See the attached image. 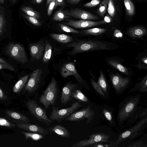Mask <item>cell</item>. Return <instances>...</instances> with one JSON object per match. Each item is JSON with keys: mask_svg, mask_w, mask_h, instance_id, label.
Listing matches in <instances>:
<instances>
[{"mask_svg": "<svg viewBox=\"0 0 147 147\" xmlns=\"http://www.w3.org/2000/svg\"><path fill=\"white\" fill-rule=\"evenodd\" d=\"M141 94L138 93L125 98L119 106L117 116L121 128L131 124L140 119L144 108L139 105Z\"/></svg>", "mask_w": 147, "mask_h": 147, "instance_id": "obj_1", "label": "cell"}, {"mask_svg": "<svg viewBox=\"0 0 147 147\" xmlns=\"http://www.w3.org/2000/svg\"><path fill=\"white\" fill-rule=\"evenodd\" d=\"M66 46L72 48L70 52V54L71 55L90 51L110 49L109 43L100 40H79L67 44Z\"/></svg>", "mask_w": 147, "mask_h": 147, "instance_id": "obj_2", "label": "cell"}, {"mask_svg": "<svg viewBox=\"0 0 147 147\" xmlns=\"http://www.w3.org/2000/svg\"><path fill=\"white\" fill-rule=\"evenodd\" d=\"M147 127V118L140 119L133 126L120 133L112 143L114 147L118 146L122 142L126 140H133L142 135Z\"/></svg>", "mask_w": 147, "mask_h": 147, "instance_id": "obj_3", "label": "cell"}, {"mask_svg": "<svg viewBox=\"0 0 147 147\" xmlns=\"http://www.w3.org/2000/svg\"><path fill=\"white\" fill-rule=\"evenodd\" d=\"M58 92L56 81L52 77L50 82L39 98V102L44 105L45 110L48 109L50 106L55 105Z\"/></svg>", "mask_w": 147, "mask_h": 147, "instance_id": "obj_4", "label": "cell"}, {"mask_svg": "<svg viewBox=\"0 0 147 147\" xmlns=\"http://www.w3.org/2000/svg\"><path fill=\"white\" fill-rule=\"evenodd\" d=\"M5 52L9 57L20 63L24 64L28 58L24 46L19 43L11 42L6 48Z\"/></svg>", "mask_w": 147, "mask_h": 147, "instance_id": "obj_5", "label": "cell"}, {"mask_svg": "<svg viewBox=\"0 0 147 147\" xmlns=\"http://www.w3.org/2000/svg\"><path fill=\"white\" fill-rule=\"evenodd\" d=\"M26 107L30 113L38 121L47 126L53 122L47 115L45 110L39 106L34 100H30L26 103Z\"/></svg>", "mask_w": 147, "mask_h": 147, "instance_id": "obj_6", "label": "cell"}, {"mask_svg": "<svg viewBox=\"0 0 147 147\" xmlns=\"http://www.w3.org/2000/svg\"><path fill=\"white\" fill-rule=\"evenodd\" d=\"M82 106L80 102L76 101L70 107L65 109H59L58 107L53 106L49 118L53 121H56L58 123L60 122Z\"/></svg>", "mask_w": 147, "mask_h": 147, "instance_id": "obj_7", "label": "cell"}, {"mask_svg": "<svg viewBox=\"0 0 147 147\" xmlns=\"http://www.w3.org/2000/svg\"><path fill=\"white\" fill-rule=\"evenodd\" d=\"M95 114L94 111L90 105H88L80 110L74 112L65 119L70 121H79L86 118L87 123L89 124L92 120Z\"/></svg>", "mask_w": 147, "mask_h": 147, "instance_id": "obj_8", "label": "cell"}, {"mask_svg": "<svg viewBox=\"0 0 147 147\" xmlns=\"http://www.w3.org/2000/svg\"><path fill=\"white\" fill-rule=\"evenodd\" d=\"M61 74L64 78L70 76H73L77 81L83 86L88 90H90L89 85L78 73L73 63L69 62L65 64L61 68Z\"/></svg>", "mask_w": 147, "mask_h": 147, "instance_id": "obj_9", "label": "cell"}, {"mask_svg": "<svg viewBox=\"0 0 147 147\" xmlns=\"http://www.w3.org/2000/svg\"><path fill=\"white\" fill-rule=\"evenodd\" d=\"M110 77L112 84L117 95L121 94L128 88L130 83L129 78L123 77L118 74H112Z\"/></svg>", "mask_w": 147, "mask_h": 147, "instance_id": "obj_10", "label": "cell"}, {"mask_svg": "<svg viewBox=\"0 0 147 147\" xmlns=\"http://www.w3.org/2000/svg\"><path fill=\"white\" fill-rule=\"evenodd\" d=\"M42 74L41 68L34 71L31 74L30 79L24 88V91L29 93L35 92L40 83Z\"/></svg>", "mask_w": 147, "mask_h": 147, "instance_id": "obj_11", "label": "cell"}, {"mask_svg": "<svg viewBox=\"0 0 147 147\" xmlns=\"http://www.w3.org/2000/svg\"><path fill=\"white\" fill-rule=\"evenodd\" d=\"M65 14L72 17L84 20H97L98 17L93 13L81 9L76 8L64 10Z\"/></svg>", "mask_w": 147, "mask_h": 147, "instance_id": "obj_12", "label": "cell"}, {"mask_svg": "<svg viewBox=\"0 0 147 147\" xmlns=\"http://www.w3.org/2000/svg\"><path fill=\"white\" fill-rule=\"evenodd\" d=\"M45 48V44L43 40L30 44L29 49L32 60L41 59L44 54Z\"/></svg>", "mask_w": 147, "mask_h": 147, "instance_id": "obj_13", "label": "cell"}, {"mask_svg": "<svg viewBox=\"0 0 147 147\" xmlns=\"http://www.w3.org/2000/svg\"><path fill=\"white\" fill-rule=\"evenodd\" d=\"M63 24L76 28H88L104 24L102 20L97 22L84 20H70Z\"/></svg>", "mask_w": 147, "mask_h": 147, "instance_id": "obj_14", "label": "cell"}, {"mask_svg": "<svg viewBox=\"0 0 147 147\" xmlns=\"http://www.w3.org/2000/svg\"><path fill=\"white\" fill-rule=\"evenodd\" d=\"M17 126L18 127L26 131L38 133L44 136L48 134L49 133L48 129L44 128L38 125L28 123L18 124Z\"/></svg>", "mask_w": 147, "mask_h": 147, "instance_id": "obj_15", "label": "cell"}, {"mask_svg": "<svg viewBox=\"0 0 147 147\" xmlns=\"http://www.w3.org/2000/svg\"><path fill=\"white\" fill-rule=\"evenodd\" d=\"M6 117L10 121L18 124L28 123L29 119L24 115L13 111L7 110L5 111Z\"/></svg>", "mask_w": 147, "mask_h": 147, "instance_id": "obj_16", "label": "cell"}, {"mask_svg": "<svg viewBox=\"0 0 147 147\" xmlns=\"http://www.w3.org/2000/svg\"><path fill=\"white\" fill-rule=\"evenodd\" d=\"M75 84L68 83L63 88L61 98V103L66 104L72 99V93L73 90L77 88Z\"/></svg>", "mask_w": 147, "mask_h": 147, "instance_id": "obj_17", "label": "cell"}, {"mask_svg": "<svg viewBox=\"0 0 147 147\" xmlns=\"http://www.w3.org/2000/svg\"><path fill=\"white\" fill-rule=\"evenodd\" d=\"M48 129L50 134L53 133L62 138H68L70 136V134L67 129L60 125L50 127Z\"/></svg>", "mask_w": 147, "mask_h": 147, "instance_id": "obj_18", "label": "cell"}, {"mask_svg": "<svg viewBox=\"0 0 147 147\" xmlns=\"http://www.w3.org/2000/svg\"><path fill=\"white\" fill-rule=\"evenodd\" d=\"M146 29L142 26H135L130 28L127 34L133 38H140L144 36L146 32Z\"/></svg>", "mask_w": 147, "mask_h": 147, "instance_id": "obj_19", "label": "cell"}, {"mask_svg": "<svg viewBox=\"0 0 147 147\" xmlns=\"http://www.w3.org/2000/svg\"><path fill=\"white\" fill-rule=\"evenodd\" d=\"M137 91L147 92V76L136 84L129 91V93Z\"/></svg>", "mask_w": 147, "mask_h": 147, "instance_id": "obj_20", "label": "cell"}, {"mask_svg": "<svg viewBox=\"0 0 147 147\" xmlns=\"http://www.w3.org/2000/svg\"><path fill=\"white\" fill-rule=\"evenodd\" d=\"M110 136L109 135L100 133L92 134L88 137L89 138H93L96 142L109 143V139Z\"/></svg>", "mask_w": 147, "mask_h": 147, "instance_id": "obj_21", "label": "cell"}, {"mask_svg": "<svg viewBox=\"0 0 147 147\" xmlns=\"http://www.w3.org/2000/svg\"><path fill=\"white\" fill-rule=\"evenodd\" d=\"M29 75H26L21 77L16 83L13 88V90L15 93H19L25 86L28 79Z\"/></svg>", "mask_w": 147, "mask_h": 147, "instance_id": "obj_22", "label": "cell"}, {"mask_svg": "<svg viewBox=\"0 0 147 147\" xmlns=\"http://www.w3.org/2000/svg\"><path fill=\"white\" fill-rule=\"evenodd\" d=\"M108 63L112 67L121 73L125 75H129V72L128 69L123 66L117 61L111 59L109 60Z\"/></svg>", "mask_w": 147, "mask_h": 147, "instance_id": "obj_23", "label": "cell"}, {"mask_svg": "<svg viewBox=\"0 0 147 147\" xmlns=\"http://www.w3.org/2000/svg\"><path fill=\"white\" fill-rule=\"evenodd\" d=\"M50 36L55 40L62 43H67L73 40L72 37L64 34H50Z\"/></svg>", "mask_w": 147, "mask_h": 147, "instance_id": "obj_24", "label": "cell"}, {"mask_svg": "<svg viewBox=\"0 0 147 147\" xmlns=\"http://www.w3.org/2000/svg\"><path fill=\"white\" fill-rule=\"evenodd\" d=\"M6 20L3 7H0V36H1L6 31Z\"/></svg>", "mask_w": 147, "mask_h": 147, "instance_id": "obj_25", "label": "cell"}, {"mask_svg": "<svg viewBox=\"0 0 147 147\" xmlns=\"http://www.w3.org/2000/svg\"><path fill=\"white\" fill-rule=\"evenodd\" d=\"M106 30L105 28H95L82 30L81 32L85 35H99L105 32Z\"/></svg>", "mask_w": 147, "mask_h": 147, "instance_id": "obj_26", "label": "cell"}, {"mask_svg": "<svg viewBox=\"0 0 147 147\" xmlns=\"http://www.w3.org/2000/svg\"><path fill=\"white\" fill-rule=\"evenodd\" d=\"M126 14L132 16L135 13V8L134 4L131 0H124Z\"/></svg>", "mask_w": 147, "mask_h": 147, "instance_id": "obj_27", "label": "cell"}, {"mask_svg": "<svg viewBox=\"0 0 147 147\" xmlns=\"http://www.w3.org/2000/svg\"><path fill=\"white\" fill-rule=\"evenodd\" d=\"M70 17L66 15L64 12L63 8H61L56 11L53 16L52 20L57 21H61Z\"/></svg>", "mask_w": 147, "mask_h": 147, "instance_id": "obj_28", "label": "cell"}, {"mask_svg": "<svg viewBox=\"0 0 147 147\" xmlns=\"http://www.w3.org/2000/svg\"><path fill=\"white\" fill-rule=\"evenodd\" d=\"M21 10L27 15L29 16L34 17L38 19L41 17L40 13L34 10L30 7L24 6L21 8Z\"/></svg>", "mask_w": 147, "mask_h": 147, "instance_id": "obj_29", "label": "cell"}, {"mask_svg": "<svg viewBox=\"0 0 147 147\" xmlns=\"http://www.w3.org/2000/svg\"><path fill=\"white\" fill-rule=\"evenodd\" d=\"M52 52V47L49 43L47 41L45 44V48L43 58V62L47 63L50 60Z\"/></svg>", "mask_w": 147, "mask_h": 147, "instance_id": "obj_30", "label": "cell"}, {"mask_svg": "<svg viewBox=\"0 0 147 147\" xmlns=\"http://www.w3.org/2000/svg\"><path fill=\"white\" fill-rule=\"evenodd\" d=\"M21 133L24 135L26 140L30 139L34 141H38L44 137V136L40 134L36 133H32L26 131H22Z\"/></svg>", "mask_w": 147, "mask_h": 147, "instance_id": "obj_31", "label": "cell"}, {"mask_svg": "<svg viewBox=\"0 0 147 147\" xmlns=\"http://www.w3.org/2000/svg\"><path fill=\"white\" fill-rule=\"evenodd\" d=\"M72 98H74L81 101L87 102L88 99L87 97L79 90L75 89L72 93Z\"/></svg>", "mask_w": 147, "mask_h": 147, "instance_id": "obj_32", "label": "cell"}, {"mask_svg": "<svg viewBox=\"0 0 147 147\" xmlns=\"http://www.w3.org/2000/svg\"><path fill=\"white\" fill-rule=\"evenodd\" d=\"M131 146L147 147V134H144L137 140L134 141L131 144Z\"/></svg>", "mask_w": 147, "mask_h": 147, "instance_id": "obj_33", "label": "cell"}, {"mask_svg": "<svg viewBox=\"0 0 147 147\" xmlns=\"http://www.w3.org/2000/svg\"><path fill=\"white\" fill-rule=\"evenodd\" d=\"M109 1V0H103L100 3L97 11V13L100 16L104 17L107 9Z\"/></svg>", "mask_w": 147, "mask_h": 147, "instance_id": "obj_34", "label": "cell"}, {"mask_svg": "<svg viewBox=\"0 0 147 147\" xmlns=\"http://www.w3.org/2000/svg\"><path fill=\"white\" fill-rule=\"evenodd\" d=\"M97 83L104 92L107 94V85L104 74L101 71L100 72V76Z\"/></svg>", "mask_w": 147, "mask_h": 147, "instance_id": "obj_35", "label": "cell"}, {"mask_svg": "<svg viewBox=\"0 0 147 147\" xmlns=\"http://www.w3.org/2000/svg\"><path fill=\"white\" fill-rule=\"evenodd\" d=\"M17 123H13L4 117L0 118V125L1 126L6 127L9 128H13L17 126Z\"/></svg>", "mask_w": 147, "mask_h": 147, "instance_id": "obj_36", "label": "cell"}, {"mask_svg": "<svg viewBox=\"0 0 147 147\" xmlns=\"http://www.w3.org/2000/svg\"><path fill=\"white\" fill-rule=\"evenodd\" d=\"M107 10L109 16L112 17H114L115 14V9L113 0H109Z\"/></svg>", "mask_w": 147, "mask_h": 147, "instance_id": "obj_37", "label": "cell"}, {"mask_svg": "<svg viewBox=\"0 0 147 147\" xmlns=\"http://www.w3.org/2000/svg\"><path fill=\"white\" fill-rule=\"evenodd\" d=\"M59 26L64 31L67 32L75 33L77 34L81 33V32L78 31L65 24H59Z\"/></svg>", "mask_w": 147, "mask_h": 147, "instance_id": "obj_38", "label": "cell"}, {"mask_svg": "<svg viewBox=\"0 0 147 147\" xmlns=\"http://www.w3.org/2000/svg\"><path fill=\"white\" fill-rule=\"evenodd\" d=\"M24 17L27 20L36 26H40L41 23L37 18L32 16H31L26 14H24Z\"/></svg>", "mask_w": 147, "mask_h": 147, "instance_id": "obj_39", "label": "cell"}, {"mask_svg": "<svg viewBox=\"0 0 147 147\" xmlns=\"http://www.w3.org/2000/svg\"><path fill=\"white\" fill-rule=\"evenodd\" d=\"M136 67L139 69H147V56L141 59Z\"/></svg>", "mask_w": 147, "mask_h": 147, "instance_id": "obj_40", "label": "cell"}, {"mask_svg": "<svg viewBox=\"0 0 147 147\" xmlns=\"http://www.w3.org/2000/svg\"><path fill=\"white\" fill-rule=\"evenodd\" d=\"M90 80L92 85L95 90L101 95L104 96L105 94L103 91L97 83L92 79H91Z\"/></svg>", "mask_w": 147, "mask_h": 147, "instance_id": "obj_41", "label": "cell"}, {"mask_svg": "<svg viewBox=\"0 0 147 147\" xmlns=\"http://www.w3.org/2000/svg\"><path fill=\"white\" fill-rule=\"evenodd\" d=\"M103 113L107 120L112 124H113L112 114L111 112L107 109H104L103 110Z\"/></svg>", "mask_w": 147, "mask_h": 147, "instance_id": "obj_42", "label": "cell"}, {"mask_svg": "<svg viewBox=\"0 0 147 147\" xmlns=\"http://www.w3.org/2000/svg\"><path fill=\"white\" fill-rule=\"evenodd\" d=\"M113 141L110 142L109 144H104L103 142H97L89 146L90 147H114L112 145Z\"/></svg>", "mask_w": 147, "mask_h": 147, "instance_id": "obj_43", "label": "cell"}, {"mask_svg": "<svg viewBox=\"0 0 147 147\" xmlns=\"http://www.w3.org/2000/svg\"><path fill=\"white\" fill-rule=\"evenodd\" d=\"M100 2V0H92L90 2L84 5L85 7H92L96 6Z\"/></svg>", "mask_w": 147, "mask_h": 147, "instance_id": "obj_44", "label": "cell"}, {"mask_svg": "<svg viewBox=\"0 0 147 147\" xmlns=\"http://www.w3.org/2000/svg\"><path fill=\"white\" fill-rule=\"evenodd\" d=\"M56 0H52L50 3L47 10L48 16H50L55 8Z\"/></svg>", "mask_w": 147, "mask_h": 147, "instance_id": "obj_45", "label": "cell"}, {"mask_svg": "<svg viewBox=\"0 0 147 147\" xmlns=\"http://www.w3.org/2000/svg\"><path fill=\"white\" fill-rule=\"evenodd\" d=\"M7 69L13 71L15 70L14 67L7 62L4 63H0V69Z\"/></svg>", "mask_w": 147, "mask_h": 147, "instance_id": "obj_46", "label": "cell"}, {"mask_svg": "<svg viewBox=\"0 0 147 147\" xmlns=\"http://www.w3.org/2000/svg\"><path fill=\"white\" fill-rule=\"evenodd\" d=\"M113 36L117 38H121L123 37L122 33L118 29H116L114 30Z\"/></svg>", "mask_w": 147, "mask_h": 147, "instance_id": "obj_47", "label": "cell"}, {"mask_svg": "<svg viewBox=\"0 0 147 147\" xmlns=\"http://www.w3.org/2000/svg\"><path fill=\"white\" fill-rule=\"evenodd\" d=\"M8 99L7 96L6 95L1 87L0 88V100L1 101L5 100Z\"/></svg>", "mask_w": 147, "mask_h": 147, "instance_id": "obj_48", "label": "cell"}, {"mask_svg": "<svg viewBox=\"0 0 147 147\" xmlns=\"http://www.w3.org/2000/svg\"><path fill=\"white\" fill-rule=\"evenodd\" d=\"M65 5L64 0H56L55 8L58 6H60L61 7H64Z\"/></svg>", "mask_w": 147, "mask_h": 147, "instance_id": "obj_49", "label": "cell"}, {"mask_svg": "<svg viewBox=\"0 0 147 147\" xmlns=\"http://www.w3.org/2000/svg\"><path fill=\"white\" fill-rule=\"evenodd\" d=\"M102 21L104 24L109 23L112 22V19L111 16L108 15H107L104 17V19L102 20Z\"/></svg>", "mask_w": 147, "mask_h": 147, "instance_id": "obj_50", "label": "cell"}, {"mask_svg": "<svg viewBox=\"0 0 147 147\" xmlns=\"http://www.w3.org/2000/svg\"><path fill=\"white\" fill-rule=\"evenodd\" d=\"M82 0H66L67 2L71 4H76L78 3Z\"/></svg>", "mask_w": 147, "mask_h": 147, "instance_id": "obj_51", "label": "cell"}, {"mask_svg": "<svg viewBox=\"0 0 147 147\" xmlns=\"http://www.w3.org/2000/svg\"><path fill=\"white\" fill-rule=\"evenodd\" d=\"M43 0H32L33 2L36 3H41Z\"/></svg>", "mask_w": 147, "mask_h": 147, "instance_id": "obj_52", "label": "cell"}, {"mask_svg": "<svg viewBox=\"0 0 147 147\" xmlns=\"http://www.w3.org/2000/svg\"><path fill=\"white\" fill-rule=\"evenodd\" d=\"M8 1L10 2L13 4H14L16 2L17 0H8Z\"/></svg>", "mask_w": 147, "mask_h": 147, "instance_id": "obj_53", "label": "cell"}, {"mask_svg": "<svg viewBox=\"0 0 147 147\" xmlns=\"http://www.w3.org/2000/svg\"><path fill=\"white\" fill-rule=\"evenodd\" d=\"M51 0H47L46 7H47V6L49 5L50 3Z\"/></svg>", "mask_w": 147, "mask_h": 147, "instance_id": "obj_54", "label": "cell"}, {"mask_svg": "<svg viewBox=\"0 0 147 147\" xmlns=\"http://www.w3.org/2000/svg\"><path fill=\"white\" fill-rule=\"evenodd\" d=\"M5 0H0V3L3 4L4 3Z\"/></svg>", "mask_w": 147, "mask_h": 147, "instance_id": "obj_55", "label": "cell"}]
</instances>
